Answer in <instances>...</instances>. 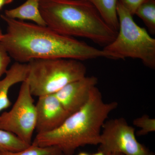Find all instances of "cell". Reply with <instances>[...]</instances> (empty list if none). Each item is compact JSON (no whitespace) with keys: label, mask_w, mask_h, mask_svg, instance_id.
<instances>
[{"label":"cell","mask_w":155,"mask_h":155,"mask_svg":"<svg viewBox=\"0 0 155 155\" xmlns=\"http://www.w3.org/2000/svg\"><path fill=\"white\" fill-rule=\"evenodd\" d=\"M148 155H155L153 153H149V154Z\"/></svg>","instance_id":"obj_24"},{"label":"cell","mask_w":155,"mask_h":155,"mask_svg":"<svg viewBox=\"0 0 155 155\" xmlns=\"http://www.w3.org/2000/svg\"><path fill=\"white\" fill-rule=\"evenodd\" d=\"M11 62V57L5 50L0 48V78L5 74Z\"/></svg>","instance_id":"obj_17"},{"label":"cell","mask_w":155,"mask_h":155,"mask_svg":"<svg viewBox=\"0 0 155 155\" xmlns=\"http://www.w3.org/2000/svg\"><path fill=\"white\" fill-rule=\"evenodd\" d=\"M27 64L30 92L38 97L54 94L67 84L86 76L85 65L74 59H36Z\"/></svg>","instance_id":"obj_5"},{"label":"cell","mask_w":155,"mask_h":155,"mask_svg":"<svg viewBox=\"0 0 155 155\" xmlns=\"http://www.w3.org/2000/svg\"><path fill=\"white\" fill-rule=\"evenodd\" d=\"M102 129L98 150L105 154L117 153L124 155H148L150 153L137 141L135 129L128 125L124 118L106 121Z\"/></svg>","instance_id":"obj_7"},{"label":"cell","mask_w":155,"mask_h":155,"mask_svg":"<svg viewBox=\"0 0 155 155\" xmlns=\"http://www.w3.org/2000/svg\"><path fill=\"white\" fill-rule=\"evenodd\" d=\"M97 83V77L85 76L67 84L54 94L65 110L71 115L86 104L91 90Z\"/></svg>","instance_id":"obj_9"},{"label":"cell","mask_w":155,"mask_h":155,"mask_svg":"<svg viewBox=\"0 0 155 155\" xmlns=\"http://www.w3.org/2000/svg\"><path fill=\"white\" fill-rule=\"evenodd\" d=\"M28 71V64L15 62L8 69L5 78L0 80V112L11 106L8 97L10 88L14 84L26 80Z\"/></svg>","instance_id":"obj_10"},{"label":"cell","mask_w":155,"mask_h":155,"mask_svg":"<svg viewBox=\"0 0 155 155\" xmlns=\"http://www.w3.org/2000/svg\"><path fill=\"white\" fill-rule=\"evenodd\" d=\"M92 4L108 25L118 31L119 22L117 14L119 0H85Z\"/></svg>","instance_id":"obj_12"},{"label":"cell","mask_w":155,"mask_h":155,"mask_svg":"<svg viewBox=\"0 0 155 155\" xmlns=\"http://www.w3.org/2000/svg\"><path fill=\"white\" fill-rule=\"evenodd\" d=\"M14 0H0V11L4 6L13 2Z\"/></svg>","instance_id":"obj_19"},{"label":"cell","mask_w":155,"mask_h":155,"mask_svg":"<svg viewBox=\"0 0 155 155\" xmlns=\"http://www.w3.org/2000/svg\"><path fill=\"white\" fill-rule=\"evenodd\" d=\"M76 155H91L87 153L84 152H82L79 153L78 154Z\"/></svg>","instance_id":"obj_22"},{"label":"cell","mask_w":155,"mask_h":155,"mask_svg":"<svg viewBox=\"0 0 155 155\" xmlns=\"http://www.w3.org/2000/svg\"><path fill=\"white\" fill-rule=\"evenodd\" d=\"M1 17L6 23L7 31L0 40V48L15 62L27 64L36 59H112L110 54L104 50L58 33L47 25L11 19L4 14Z\"/></svg>","instance_id":"obj_1"},{"label":"cell","mask_w":155,"mask_h":155,"mask_svg":"<svg viewBox=\"0 0 155 155\" xmlns=\"http://www.w3.org/2000/svg\"><path fill=\"white\" fill-rule=\"evenodd\" d=\"M91 155H105V153L101 151L98 150L97 152Z\"/></svg>","instance_id":"obj_21"},{"label":"cell","mask_w":155,"mask_h":155,"mask_svg":"<svg viewBox=\"0 0 155 155\" xmlns=\"http://www.w3.org/2000/svg\"><path fill=\"white\" fill-rule=\"evenodd\" d=\"M30 145L14 134L0 129V151H20L26 149Z\"/></svg>","instance_id":"obj_14"},{"label":"cell","mask_w":155,"mask_h":155,"mask_svg":"<svg viewBox=\"0 0 155 155\" xmlns=\"http://www.w3.org/2000/svg\"><path fill=\"white\" fill-rule=\"evenodd\" d=\"M124 8L130 12L131 15L135 14V11L139 6L145 0H119Z\"/></svg>","instance_id":"obj_18"},{"label":"cell","mask_w":155,"mask_h":155,"mask_svg":"<svg viewBox=\"0 0 155 155\" xmlns=\"http://www.w3.org/2000/svg\"><path fill=\"white\" fill-rule=\"evenodd\" d=\"M36 123L35 105L26 79L22 82L11 110L0 115V129L11 132L31 145Z\"/></svg>","instance_id":"obj_6"},{"label":"cell","mask_w":155,"mask_h":155,"mask_svg":"<svg viewBox=\"0 0 155 155\" xmlns=\"http://www.w3.org/2000/svg\"><path fill=\"white\" fill-rule=\"evenodd\" d=\"M134 125L140 128L137 132V135H146L155 130V119L150 118L147 115H143L141 117L137 118L133 121Z\"/></svg>","instance_id":"obj_16"},{"label":"cell","mask_w":155,"mask_h":155,"mask_svg":"<svg viewBox=\"0 0 155 155\" xmlns=\"http://www.w3.org/2000/svg\"><path fill=\"white\" fill-rule=\"evenodd\" d=\"M105 155H124L122 153H107L105 154Z\"/></svg>","instance_id":"obj_20"},{"label":"cell","mask_w":155,"mask_h":155,"mask_svg":"<svg viewBox=\"0 0 155 155\" xmlns=\"http://www.w3.org/2000/svg\"><path fill=\"white\" fill-rule=\"evenodd\" d=\"M134 15L140 18L151 34H155V0H145L135 11Z\"/></svg>","instance_id":"obj_13"},{"label":"cell","mask_w":155,"mask_h":155,"mask_svg":"<svg viewBox=\"0 0 155 155\" xmlns=\"http://www.w3.org/2000/svg\"><path fill=\"white\" fill-rule=\"evenodd\" d=\"M3 34L2 31V29H1V28H0V40H1V38H2Z\"/></svg>","instance_id":"obj_23"},{"label":"cell","mask_w":155,"mask_h":155,"mask_svg":"<svg viewBox=\"0 0 155 155\" xmlns=\"http://www.w3.org/2000/svg\"><path fill=\"white\" fill-rule=\"evenodd\" d=\"M39 2L40 0H26L17 8L5 10L4 15L11 19L31 20L37 25L46 26L40 10Z\"/></svg>","instance_id":"obj_11"},{"label":"cell","mask_w":155,"mask_h":155,"mask_svg":"<svg viewBox=\"0 0 155 155\" xmlns=\"http://www.w3.org/2000/svg\"><path fill=\"white\" fill-rule=\"evenodd\" d=\"M118 105L116 102H105L101 93L95 86L81 109L68 116L57 129L37 134L31 144L57 147L64 155H74L80 147L99 145L103 125Z\"/></svg>","instance_id":"obj_2"},{"label":"cell","mask_w":155,"mask_h":155,"mask_svg":"<svg viewBox=\"0 0 155 155\" xmlns=\"http://www.w3.org/2000/svg\"><path fill=\"white\" fill-rule=\"evenodd\" d=\"M38 134L46 133L57 129L70 116L54 94L38 97L35 105Z\"/></svg>","instance_id":"obj_8"},{"label":"cell","mask_w":155,"mask_h":155,"mask_svg":"<svg viewBox=\"0 0 155 155\" xmlns=\"http://www.w3.org/2000/svg\"><path fill=\"white\" fill-rule=\"evenodd\" d=\"M117 14L119 22L118 33L114 41L103 50L110 54L113 60L138 59L147 67L155 69V39L145 28L136 23L133 15L119 1Z\"/></svg>","instance_id":"obj_4"},{"label":"cell","mask_w":155,"mask_h":155,"mask_svg":"<svg viewBox=\"0 0 155 155\" xmlns=\"http://www.w3.org/2000/svg\"><path fill=\"white\" fill-rule=\"evenodd\" d=\"M0 155H64L55 147H42L31 144L26 149L20 151H0Z\"/></svg>","instance_id":"obj_15"},{"label":"cell","mask_w":155,"mask_h":155,"mask_svg":"<svg viewBox=\"0 0 155 155\" xmlns=\"http://www.w3.org/2000/svg\"><path fill=\"white\" fill-rule=\"evenodd\" d=\"M39 8L47 26L63 35L89 39L104 47L118 33L85 0H40Z\"/></svg>","instance_id":"obj_3"}]
</instances>
